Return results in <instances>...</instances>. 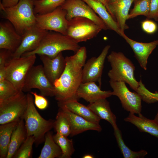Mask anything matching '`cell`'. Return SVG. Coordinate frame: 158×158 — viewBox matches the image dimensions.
<instances>
[{"label": "cell", "instance_id": "obj_1", "mask_svg": "<svg viewBox=\"0 0 158 158\" xmlns=\"http://www.w3.org/2000/svg\"><path fill=\"white\" fill-rule=\"evenodd\" d=\"M66 66L60 77L53 83L54 95L58 102L78 101L77 92L82 83L83 67L75 55L65 58Z\"/></svg>", "mask_w": 158, "mask_h": 158}, {"label": "cell", "instance_id": "obj_2", "mask_svg": "<svg viewBox=\"0 0 158 158\" xmlns=\"http://www.w3.org/2000/svg\"><path fill=\"white\" fill-rule=\"evenodd\" d=\"M34 1L20 0L15 6L0 8L3 18L9 21L21 36L36 24L34 11Z\"/></svg>", "mask_w": 158, "mask_h": 158}, {"label": "cell", "instance_id": "obj_3", "mask_svg": "<svg viewBox=\"0 0 158 158\" xmlns=\"http://www.w3.org/2000/svg\"><path fill=\"white\" fill-rule=\"evenodd\" d=\"M80 47L78 43L67 35L56 32L48 31L36 49L25 53L21 56L35 54L44 55L53 58L64 51L71 50L76 53Z\"/></svg>", "mask_w": 158, "mask_h": 158}, {"label": "cell", "instance_id": "obj_4", "mask_svg": "<svg viewBox=\"0 0 158 158\" xmlns=\"http://www.w3.org/2000/svg\"><path fill=\"white\" fill-rule=\"evenodd\" d=\"M107 58L111 67L108 73L110 80L124 82L136 92L139 82L135 77V67L132 61L120 52L112 51Z\"/></svg>", "mask_w": 158, "mask_h": 158}, {"label": "cell", "instance_id": "obj_5", "mask_svg": "<svg viewBox=\"0 0 158 158\" xmlns=\"http://www.w3.org/2000/svg\"><path fill=\"white\" fill-rule=\"evenodd\" d=\"M27 95V106L23 117L27 135L33 136L35 142L39 144L44 140L46 133L54 127V121L43 118L35 107L32 95L29 93Z\"/></svg>", "mask_w": 158, "mask_h": 158}, {"label": "cell", "instance_id": "obj_6", "mask_svg": "<svg viewBox=\"0 0 158 158\" xmlns=\"http://www.w3.org/2000/svg\"><path fill=\"white\" fill-rule=\"evenodd\" d=\"M36 55L10 58L5 65L6 78L18 91H22L26 76L33 66Z\"/></svg>", "mask_w": 158, "mask_h": 158}, {"label": "cell", "instance_id": "obj_7", "mask_svg": "<svg viewBox=\"0 0 158 158\" xmlns=\"http://www.w3.org/2000/svg\"><path fill=\"white\" fill-rule=\"evenodd\" d=\"M27 104V95L23 91L0 102V124L19 121L23 118Z\"/></svg>", "mask_w": 158, "mask_h": 158}, {"label": "cell", "instance_id": "obj_8", "mask_svg": "<svg viewBox=\"0 0 158 158\" xmlns=\"http://www.w3.org/2000/svg\"><path fill=\"white\" fill-rule=\"evenodd\" d=\"M102 30L101 27L89 18L75 17L68 20L66 35L78 43L94 38Z\"/></svg>", "mask_w": 158, "mask_h": 158}, {"label": "cell", "instance_id": "obj_9", "mask_svg": "<svg viewBox=\"0 0 158 158\" xmlns=\"http://www.w3.org/2000/svg\"><path fill=\"white\" fill-rule=\"evenodd\" d=\"M33 88L39 90L43 96H54L53 85L45 75L42 65L33 66L31 68L26 76L22 91H30Z\"/></svg>", "mask_w": 158, "mask_h": 158}, {"label": "cell", "instance_id": "obj_10", "mask_svg": "<svg viewBox=\"0 0 158 158\" xmlns=\"http://www.w3.org/2000/svg\"><path fill=\"white\" fill-rule=\"evenodd\" d=\"M109 83L113 89L112 95L118 97L125 110L133 114L141 113L142 99L138 94L130 91L124 82L110 80Z\"/></svg>", "mask_w": 158, "mask_h": 158}, {"label": "cell", "instance_id": "obj_11", "mask_svg": "<svg viewBox=\"0 0 158 158\" xmlns=\"http://www.w3.org/2000/svg\"><path fill=\"white\" fill-rule=\"evenodd\" d=\"M66 11L61 6L46 13L36 14V24L40 28L66 35L68 20Z\"/></svg>", "mask_w": 158, "mask_h": 158}, {"label": "cell", "instance_id": "obj_12", "mask_svg": "<svg viewBox=\"0 0 158 158\" xmlns=\"http://www.w3.org/2000/svg\"><path fill=\"white\" fill-rule=\"evenodd\" d=\"M61 7L66 11L68 20L75 17H85L93 21L102 30L108 29L102 20L83 0H66Z\"/></svg>", "mask_w": 158, "mask_h": 158}, {"label": "cell", "instance_id": "obj_13", "mask_svg": "<svg viewBox=\"0 0 158 158\" xmlns=\"http://www.w3.org/2000/svg\"><path fill=\"white\" fill-rule=\"evenodd\" d=\"M110 47L106 45L97 57H92L85 63L82 70V83L97 82L101 87L104 64Z\"/></svg>", "mask_w": 158, "mask_h": 158}, {"label": "cell", "instance_id": "obj_14", "mask_svg": "<svg viewBox=\"0 0 158 158\" xmlns=\"http://www.w3.org/2000/svg\"><path fill=\"white\" fill-rule=\"evenodd\" d=\"M48 31L40 28L36 24L26 30L22 35L21 43L12 54V57H20L25 53L36 49Z\"/></svg>", "mask_w": 158, "mask_h": 158}, {"label": "cell", "instance_id": "obj_15", "mask_svg": "<svg viewBox=\"0 0 158 158\" xmlns=\"http://www.w3.org/2000/svg\"><path fill=\"white\" fill-rule=\"evenodd\" d=\"M22 36L8 20L0 23V49L8 50L13 54L20 46Z\"/></svg>", "mask_w": 158, "mask_h": 158}, {"label": "cell", "instance_id": "obj_16", "mask_svg": "<svg viewBox=\"0 0 158 158\" xmlns=\"http://www.w3.org/2000/svg\"><path fill=\"white\" fill-rule=\"evenodd\" d=\"M135 0H109L108 2L109 12L116 22L122 33L129 28L126 24L129 11Z\"/></svg>", "mask_w": 158, "mask_h": 158}, {"label": "cell", "instance_id": "obj_17", "mask_svg": "<svg viewBox=\"0 0 158 158\" xmlns=\"http://www.w3.org/2000/svg\"><path fill=\"white\" fill-rule=\"evenodd\" d=\"M39 56L43 63L44 73L53 85L60 77L64 70L66 64L65 58L62 52L53 58L44 55Z\"/></svg>", "mask_w": 158, "mask_h": 158}, {"label": "cell", "instance_id": "obj_18", "mask_svg": "<svg viewBox=\"0 0 158 158\" xmlns=\"http://www.w3.org/2000/svg\"><path fill=\"white\" fill-rule=\"evenodd\" d=\"M59 108L64 112L69 121L71 136H75L89 130L100 132L102 128L99 124L90 121L68 110L64 106L58 105Z\"/></svg>", "mask_w": 158, "mask_h": 158}, {"label": "cell", "instance_id": "obj_19", "mask_svg": "<svg viewBox=\"0 0 158 158\" xmlns=\"http://www.w3.org/2000/svg\"><path fill=\"white\" fill-rule=\"evenodd\" d=\"M121 36L131 48L134 53L135 57L141 67L146 70L148 58L158 45V40L150 42L143 43L131 39L127 37L124 33H122Z\"/></svg>", "mask_w": 158, "mask_h": 158}, {"label": "cell", "instance_id": "obj_20", "mask_svg": "<svg viewBox=\"0 0 158 158\" xmlns=\"http://www.w3.org/2000/svg\"><path fill=\"white\" fill-rule=\"evenodd\" d=\"M77 95L79 99L82 98L91 103L110 97L112 95V92L111 90L102 91L95 82H89L81 83Z\"/></svg>", "mask_w": 158, "mask_h": 158}, {"label": "cell", "instance_id": "obj_21", "mask_svg": "<svg viewBox=\"0 0 158 158\" xmlns=\"http://www.w3.org/2000/svg\"><path fill=\"white\" fill-rule=\"evenodd\" d=\"M138 115L137 116L134 114L130 113L124 120L134 125L140 131L147 133L158 138V123L154 119H148L141 113Z\"/></svg>", "mask_w": 158, "mask_h": 158}, {"label": "cell", "instance_id": "obj_22", "mask_svg": "<svg viewBox=\"0 0 158 158\" xmlns=\"http://www.w3.org/2000/svg\"><path fill=\"white\" fill-rule=\"evenodd\" d=\"M87 106L101 119L108 122L114 129L118 127L116 116L111 111L109 103L106 99H100L95 102L89 103Z\"/></svg>", "mask_w": 158, "mask_h": 158}, {"label": "cell", "instance_id": "obj_23", "mask_svg": "<svg viewBox=\"0 0 158 158\" xmlns=\"http://www.w3.org/2000/svg\"><path fill=\"white\" fill-rule=\"evenodd\" d=\"M102 20L108 29L112 30L121 36L122 33L116 22L108 11L106 7L96 0H83Z\"/></svg>", "mask_w": 158, "mask_h": 158}, {"label": "cell", "instance_id": "obj_24", "mask_svg": "<svg viewBox=\"0 0 158 158\" xmlns=\"http://www.w3.org/2000/svg\"><path fill=\"white\" fill-rule=\"evenodd\" d=\"M58 105L64 106L73 113L79 116L86 120L99 124L101 119L87 106L80 103L76 100H71L63 102H58Z\"/></svg>", "mask_w": 158, "mask_h": 158}, {"label": "cell", "instance_id": "obj_25", "mask_svg": "<svg viewBox=\"0 0 158 158\" xmlns=\"http://www.w3.org/2000/svg\"><path fill=\"white\" fill-rule=\"evenodd\" d=\"M27 137L23 118L21 119L13 131L6 158H13Z\"/></svg>", "mask_w": 158, "mask_h": 158}, {"label": "cell", "instance_id": "obj_26", "mask_svg": "<svg viewBox=\"0 0 158 158\" xmlns=\"http://www.w3.org/2000/svg\"><path fill=\"white\" fill-rule=\"evenodd\" d=\"M19 121L0 125V158H6L12 132L17 127Z\"/></svg>", "mask_w": 158, "mask_h": 158}, {"label": "cell", "instance_id": "obj_27", "mask_svg": "<svg viewBox=\"0 0 158 158\" xmlns=\"http://www.w3.org/2000/svg\"><path fill=\"white\" fill-rule=\"evenodd\" d=\"M44 144L38 158H60L62 151L59 146L54 141L50 132L45 135Z\"/></svg>", "mask_w": 158, "mask_h": 158}, {"label": "cell", "instance_id": "obj_28", "mask_svg": "<svg viewBox=\"0 0 158 158\" xmlns=\"http://www.w3.org/2000/svg\"><path fill=\"white\" fill-rule=\"evenodd\" d=\"M114 134L118 147L124 158H143L147 154L144 150L135 152L130 149L125 143L123 140L121 131L118 128L114 129Z\"/></svg>", "mask_w": 158, "mask_h": 158}, {"label": "cell", "instance_id": "obj_29", "mask_svg": "<svg viewBox=\"0 0 158 158\" xmlns=\"http://www.w3.org/2000/svg\"><path fill=\"white\" fill-rule=\"evenodd\" d=\"M66 0H35V14H41L51 12L60 6Z\"/></svg>", "mask_w": 158, "mask_h": 158}, {"label": "cell", "instance_id": "obj_30", "mask_svg": "<svg viewBox=\"0 0 158 158\" xmlns=\"http://www.w3.org/2000/svg\"><path fill=\"white\" fill-rule=\"evenodd\" d=\"M53 138L62 151V154L60 158H71L75 151L72 140L57 133L53 136Z\"/></svg>", "mask_w": 158, "mask_h": 158}, {"label": "cell", "instance_id": "obj_31", "mask_svg": "<svg viewBox=\"0 0 158 158\" xmlns=\"http://www.w3.org/2000/svg\"><path fill=\"white\" fill-rule=\"evenodd\" d=\"M54 127L57 133L67 137L71 133L70 125L64 112L59 108L54 121Z\"/></svg>", "mask_w": 158, "mask_h": 158}, {"label": "cell", "instance_id": "obj_32", "mask_svg": "<svg viewBox=\"0 0 158 158\" xmlns=\"http://www.w3.org/2000/svg\"><path fill=\"white\" fill-rule=\"evenodd\" d=\"M151 0H138L134 3L133 8L129 13L128 19L133 18L139 15H143L147 18L150 10Z\"/></svg>", "mask_w": 158, "mask_h": 158}, {"label": "cell", "instance_id": "obj_33", "mask_svg": "<svg viewBox=\"0 0 158 158\" xmlns=\"http://www.w3.org/2000/svg\"><path fill=\"white\" fill-rule=\"evenodd\" d=\"M35 142L33 136H27L13 157L14 158H30L32 157V146Z\"/></svg>", "mask_w": 158, "mask_h": 158}, {"label": "cell", "instance_id": "obj_34", "mask_svg": "<svg viewBox=\"0 0 158 158\" xmlns=\"http://www.w3.org/2000/svg\"><path fill=\"white\" fill-rule=\"evenodd\" d=\"M18 91L8 80L0 81V102L11 97Z\"/></svg>", "mask_w": 158, "mask_h": 158}, {"label": "cell", "instance_id": "obj_35", "mask_svg": "<svg viewBox=\"0 0 158 158\" xmlns=\"http://www.w3.org/2000/svg\"><path fill=\"white\" fill-rule=\"evenodd\" d=\"M139 82V86L136 92L140 96L142 100L148 104L158 102V93H154L149 91L142 83L141 79Z\"/></svg>", "mask_w": 158, "mask_h": 158}, {"label": "cell", "instance_id": "obj_36", "mask_svg": "<svg viewBox=\"0 0 158 158\" xmlns=\"http://www.w3.org/2000/svg\"><path fill=\"white\" fill-rule=\"evenodd\" d=\"M142 30L146 33L152 34L155 32L158 28L157 24L154 22L150 19H146L141 23Z\"/></svg>", "mask_w": 158, "mask_h": 158}, {"label": "cell", "instance_id": "obj_37", "mask_svg": "<svg viewBox=\"0 0 158 158\" xmlns=\"http://www.w3.org/2000/svg\"><path fill=\"white\" fill-rule=\"evenodd\" d=\"M30 93L33 95L34 104L39 109L43 110L47 108L48 106V102L44 96L38 95L36 92H31Z\"/></svg>", "mask_w": 158, "mask_h": 158}, {"label": "cell", "instance_id": "obj_38", "mask_svg": "<svg viewBox=\"0 0 158 158\" xmlns=\"http://www.w3.org/2000/svg\"><path fill=\"white\" fill-rule=\"evenodd\" d=\"M147 18L158 21V0H151L150 10Z\"/></svg>", "mask_w": 158, "mask_h": 158}, {"label": "cell", "instance_id": "obj_39", "mask_svg": "<svg viewBox=\"0 0 158 158\" xmlns=\"http://www.w3.org/2000/svg\"><path fill=\"white\" fill-rule=\"evenodd\" d=\"M13 53L6 49H1L0 51V68L5 67L7 61L12 57Z\"/></svg>", "mask_w": 158, "mask_h": 158}, {"label": "cell", "instance_id": "obj_40", "mask_svg": "<svg viewBox=\"0 0 158 158\" xmlns=\"http://www.w3.org/2000/svg\"><path fill=\"white\" fill-rule=\"evenodd\" d=\"M75 55L79 63L83 67L87 58V50L85 47H80Z\"/></svg>", "mask_w": 158, "mask_h": 158}, {"label": "cell", "instance_id": "obj_41", "mask_svg": "<svg viewBox=\"0 0 158 158\" xmlns=\"http://www.w3.org/2000/svg\"><path fill=\"white\" fill-rule=\"evenodd\" d=\"M20 0H0V8L11 7L17 5Z\"/></svg>", "mask_w": 158, "mask_h": 158}, {"label": "cell", "instance_id": "obj_42", "mask_svg": "<svg viewBox=\"0 0 158 158\" xmlns=\"http://www.w3.org/2000/svg\"><path fill=\"white\" fill-rule=\"evenodd\" d=\"M6 75L5 67L0 68V81L6 79Z\"/></svg>", "mask_w": 158, "mask_h": 158}, {"label": "cell", "instance_id": "obj_43", "mask_svg": "<svg viewBox=\"0 0 158 158\" xmlns=\"http://www.w3.org/2000/svg\"><path fill=\"white\" fill-rule=\"evenodd\" d=\"M101 3L104 5L106 7L108 11L109 12V8L108 6V3L107 2L106 0H96Z\"/></svg>", "mask_w": 158, "mask_h": 158}, {"label": "cell", "instance_id": "obj_44", "mask_svg": "<svg viewBox=\"0 0 158 158\" xmlns=\"http://www.w3.org/2000/svg\"><path fill=\"white\" fill-rule=\"evenodd\" d=\"M82 158H94V156H93L91 154H86L84 155Z\"/></svg>", "mask_w": 158, "mask_h": 158}, {"label": "cell", "instance_id": "obj_45", "mask_svg": "<svg viewBox=\"0 0 158 158\" xmlns=\"http://www.w3.org/2000/svg\"><path fill=\"white\" fill-rule=\"evenodd\" d=\"M154 120L158 123V111L155 117Z\"/></svg>", "mask_w": 158, "mask_h": 158}, {"label": "cell", "instance_id": "obj_46", "mask_svg": "<svg viewBox=\"0 0 158 158\" xmlns=\"http://www.w3.org/2000/svg\"><path fill=\"white\" fill-rule=\"evenodd\" d=\"M109 0H106L107 2L108 3Z\"/></svg>", "mask_w": 158, "mask_h": 158}, {"label": "cell", "instance_id": "obj_47", "mask_svg": "<svg viewBox=\"0 0 158 158\" xmlns=\"http://www.w3.org/2000/svg\"><path fill=\"white\" fill-rule=\"evenodd\" d=\"M137 0H134V3L135 2H136V1H137Z\"/></svg>", "mask_w": 158, "mask_h": 158}]
</instances>
